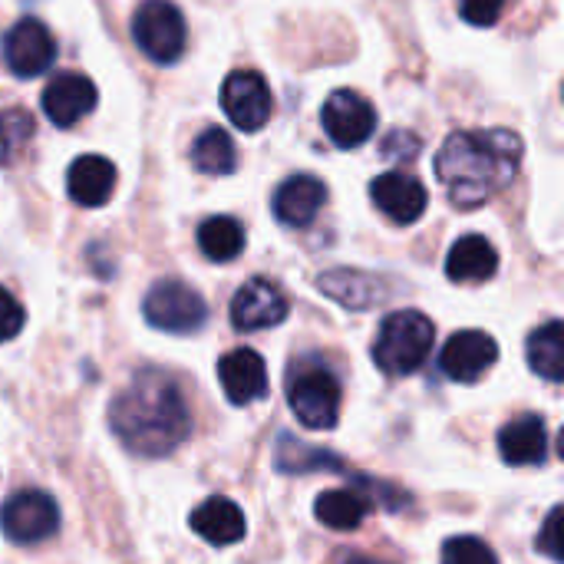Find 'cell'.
<instances>
[{
  "mask_svg": "<svg viewBox=\"0 0 564 564\" xmlns=\"http://www.w3.org/2000/svg\"><path fill=\"white\" fill-rule=\"evenodd\" d=\"M109 423L119 443L145 459H162L192 436V410L185 393L155 367L139 370L112 400Z\"/></svg>",
  "mask_w": 564,
  "mask_h": 564,
  "instance_id": "1",
  "label": "cell"
},
{
  "mask_svg": "<svg viewBox=\"0 0 564 564\" xmlns=\"http://www.w3.org/2000/svg\"><path fill=\"white\" fill-rule=\"evenodd\" d=\"M522 139L512 129L453 132L436 152V175L453 205L479 208L519 175Z\"/></svg>",
  "mask_w": 564,
  "mask_h": 564,
  "instance_id": "2",
  "label": "cell"
},
{
  "mask_svg": "<svg viewBox=\"0 0 564 564\" xmlns=\"http://www.w3.org/2000/svg\"><path fill=\"white\" fill-rule=\"evenodd\" d=\"M436 327L420 311H397L383 317L377 340H373V360L390 377H410L416 373L426 357L433 354Z\"/></svg>",
  "mask_w": 564,
  "mask_h": 564,
  "instance_id": "3",
  "label": "cell"
},
{
  "mask_svg": "<svg viewBox=\"0 0 564 564\" xmlns=\"http://www.w3.org/2000/svg\"><path fill=\"white\" fill-rule=\"evenodd\" d=\"M340 383L337 377L321 367V364H307L297 373H291L288 383V403L291 413L297 416L301 426L307 430H330L337 426L340 416Z\"/></svg>",
  "mask_w": 564,
  "mask_h": 564,
  "instance_id": "4",
  "label": "cell"
},
{
  "mask_svg": "<svg viewBox=\"0 0 564 564\" xmlns=\"http://www.w3.org/2000/svg\"><path fill=\"white\" fill-rule=\"evenodd\" d=\"M132 40L149 59L175 63L188 43L182 10L172 0H145L132 17Z\"/></svg>",
  "mask_w": 564,
  "mask_h": 564,
  "instance_id": "5",
  "label": "cell"
},
{
  "mask_svg": "<svg viewBox=\"0 0 564 564\" xmlns=\"http://www.w3.org/2000/svg\"><path fill=\"white\" fill-rule=\"evenodd\" d=\"M142 311H145V321L165 334H192L208 317L205 297L178 278L155 281L142 301Z\"/></svg>",
  "mask_w": 564,
  "mask_h": 564,
  "instance_id": "6",
  "label": "cell"
},
{
  "mask_svg": "<svg viewBox=\"0 0 564 564\" xmlns=\"http://www.w3.org/2000/svg\"><path fill=\"white\" fill-rule=\"evenodd\" d=\"M0 529L13 545H36L59 529V509L53 496L40 489H23L10 496L0 509Z\"/></svg>",
  "mask_w": 564,
  "mask_h": 564,
  "instance_id": "7",
  "label": "cell"
},
{
  "mask_svg": "<svg viewBox=\"0 0 564 564\" xmlns=\"http://www.w3.org/2000/svg\"><path fill=\"white\" fill-rule=\"evenodd\" d=\"M321 122L337 149H357L377 132V109L357 89H337L327 96Z\"/></svg>",
  "mask_w": 564,
  "mask_h": 564,
  "instance_id": "8",
  "label": "cell"
},
{
  "mask_svg": "<svg viewBox=\"0 0 564 564\" xmlns=\"http://www.w3.org/2000/svg\"><path fill=\"white\" fill-rule=\"evenodd\" d=\"M221 109L241 132H258L274 109L271 89L258 69H235L221 83Z\"/></svg>",
  "mask_w": 564,
  "mask_h": 564,
  "instance_id": "9",
  "label": "cell"
},
{
  "mask_svg": "<svg viewBox=\"0 0 564 564\" xmlns=\"http://www.w3.org/2000/svg\"><path fill=\"white\" fill-rule=\"evenodd\" d=\"M53 59H56V40L40 20L23 17L7 30V36H3V63L10 66L13 76L33 79L40 73H46L53 66Z\"/></svg>",
  "mask_w": 564,
  "mask_h": 564,
  "instance_id": "10",
  "label": "cell"
},
{
  "mask_svg": "<svg viewBox=\"0 0 564 564\" xmlns=\"http://www.w3.org/2000/svg\"><path fill=\"white\" fill-rule=\"evenodd\" d=\"M499 360V344L486 330H459L446 340L440 354V367L456 383L482 380Z\"/></svg>",
  "mask_w": 564,
  "mask_h": 564,
  "instance_id": "11",
  "label": "cell"
},
{
  "mask_svg": "<svg viewBox=\"0 0 564 564\" xmlns=\"http://www.w3.org/2000/svg\"><path fill=\"white\" fill-rule=\"evenodd\" d=\"M288 311L291 304L274 281L251 278L248 284H241V291L231 301V324L238 330H268V327L284 324Z\"/></svg>",
  "mask_w": 564,
  "mask_h": 564,
  "instance_id": "12",
  "label": "cell"
},
{
  "mask_svg": "<svg viewBox=\"0 0 564 564\" xmlns=\"http://www.w3.org/2000/svg\"><path fill=\"white\" fill-rule=\"evenodd\" d=\"M96 86L83 73H59L43 89V112L53 126L69 129L96 109Z\"/></svg>",
  "mask_w": 564,
  "mask_h": 564,
  "instance_id": "13",
  "label": "cell"
},
{
  "mask_svg": "<svg viewBox=\"0 0 564 564\" xmlns=\"http://www.w3.org/2000/svg\"><path fill=\"white\" fill-rule=\"evenodd\" d=\"M370 198L373 205L393 221V225H413L423 218L426 212V188L420 185V178L406 175V172H383L370 182Z\"/></svg>",
  "mask_w": 564,
  "mask_h": 564,
  "instance_id": "14",
  "label": "cell"
},
{
  "mask_svg": "<svg viewBox=\"0 0 564 564\" xmlns=\"http://www.w3.org/2000/svg\"><path fill=\"white\" fill-rule=\"evenodd\" d=\"M218 380L235 406H248L268 397V364L258 350L238 347L225 354L218 364Z\"/></svg>",
  "mask_w": 564,
  "mask_h": 564,
  "instance_id": "15",
  "label": "cell"
},
{
  "mask_svg": "<svg viewBox=\"0 0 564 564\" xmlns=\"http://www.w3.org/2000/svg\"><path fill=\"white\" fill-rule=\"evenodd\" d=\"M499 456L506 466H542L549 459V426L542 416L525 413L502 426Z\"/></svg>",
  "mask_w": 564,
  "mask_h": 564,
  "instance_id": "16",
  "label": "cell"
},
{
  "mask_svg": "<svg viewBox=\"0 0 564 564\" xmlns=\"http://www.w3.org/2000/svg\"><path fill=\"white\" fill-rule=\"evenodd\" d=\"M327 202V185L317 175H291L274 192V218L288 228H304Z\"/></svg>",
  "mask_w": 564,
  "mask_h": 564,
  "instance_id": "17",
  "label": "cell"
},
{
  "mask_svg": "<svg viewBox=\"0 0 564 564\" xmlns=\"http://www.w3.org/2000/svg\"><path fill=\"white\" fill-rule=\"evenodd\" d=\"M66 192L83 208H99L116 192V165L106 155H79L66 172Z\"/></svg>",
  "mask_w": 564,
  "mask_h": 564,
  "instance_id": "18",
  "label": "cell"
},
{
  "mask_svg": "<svg viewBox=\"0 0 564 564\" xmlns=\"http://www.w3.org/2000/svg\"><path fill=\"white\" fill-rule=\"evenodd\" d=\"M192 532L202 535L208 545L225 549V545H238L245 539L248 522H245V512L238 509V502H231L225 496H212L192 512Z\"/></svg>",
  "mask_w": 564,
  "mask_h": 564,
  "instance_id": "19",
  "label": "cell"
},
{
  "mask_svg": "<svg viewBox=\"0 0 564 564\" xmlns=\"http://www.w3.org/2000/svg\"><path fill=\"white\" fill-rule=\"evenodd\" d=\"M499 271V251L482 235H463L446 254V274L456 284H486Z\"/></svg>",
  "mask_w": 564,
  "mask_h": 564,
  "instance_id": "20",
  "label": "cell"
},
{
  "mask_svg": "<svg viewBox=\"0 0 564 564\" xmlns=\"http://www.w3.org/2000/svg\"><path fill=\"white\" fill-rule=\"evenodd\" d=\"M373 512V496L364 489H327L314 502V516L321 525L334 532H354Z\"/></svg>",
  "mask_w": 564,
  "mask_h": 564,
  "instance_id": "21",
  "label": "cell"
},
{
  "mask_svg": "<svg viewBox=\"0 0 564 564\" xmlns=\"http://www.w3.org/2000/svg\"><path fill=\"white\" fill-rule=\"evenodd\" d=\"M317 288H321L327 297H334L337 304L350 307V311L377 307V304L387 297V288H383L380 278L364 274V271H347V268L321 274V278H317Z\"/></svg>",
  "mask_w": 564,
  "mask_h": 564,
  "instance_id": "22",
  "label": "cell"
},
{
  "mask_svg": "<svg viewBox=\"0 0 564 564\" xmlns=\"http://www.w3.org/2000/svg\"><path fill=\"white\" fill-rule=\"evenodd\" d=\"M525 357H529V367L549 380V383H562L564 380V327L562 321H549L542 324L529 344H525Z\"/></svg>",
  "mask_w": 564,
  "mask_h": 564,
  "instance_id": "23",
  "label": "cell"
},
{
  "mask_svg": "<svg viewBox=\"0 0 564 564\" xmlns=\"http://www.w3.org/2000/svg\"><path fill=\"white\" fill-rule=\"evenodd\" d=\"M198 248L208 261H235L245 251V228L228 215L205 218L198 228Z\"/></svg>",
  "mask_w": 564,
  "mask_h": 564,
  "instance_id": "24",
  "label": "cell"
},
{
  "mask_svg": "<svg viewBox=\"0 0 564 564\" xmlns=\"http://www.w3.org/2000/svg\"><path fill=\"white\" fill-rule=\"evenodd\" d=\"M192 162L205 175H231L238 169L235 139L225 129H205L192 145Z\"/></svg>",
  "mask_w": 564,
  "mask_h": 564,
  "instance_id": "25",
  "label": "cell"
},
{
  "mask_svg": "<svg viewBox=\"0 0 564 564\" xmlns=\"http://www.w3.org/2000/svg\"><path fill=\"white\" fill-rule=\"evenodd\" d=\"M33 132H36V119L26 109L20 106L0 109V165H13L33 142Z\"/></svg>",
  "mask_w": 564,
  "mask_h": 564,
  "instance_id": "26",
  "label": "cell"
},
{
  "mask_svg": "<svg viewBox=\"0 0 564 564\" xmlns=\"http://www.w3.org/2000/svg\"><path fill=\"white\" fill-rule=\"evenodd\" d=\"M274 463H278L281 473H291V476L294 473H314V469H337V473L344 469L337 456H330L324 449H311V446L297 443L291 433L281 436L278 453H274Z\"/></svg>",
  "mask_w": 564,
  "mask_h": 564,
  "instance_id": "27",
  "label": "cell"
},
{
  "mask_svg": "<svg viewBox=\"0 0 564 564\" xmlns=\"http://www.w3.org/2000/svg\"><path fill=\"white\" fill-rule=\"evenodd\" d=\"M443 564H499L496 552L476 539V535H459L443 545Z\"/></svg>",
  "mask_w": 564,
  "mask_h": 564,
  "instance_id": "28",
  "label": "cell"
},
{
  "mask_svg": "<svg viewBox=\"0 0 564 564\" xmlns=\"http://www.w3.org/2000/svg\"><path fill=\"white\" fill-rule=\"evenodd\" d=\"M23 321H26L23 304H20L10 291L0 288V344L13 340V337L23 330Z\"/></svg>",
  "mask_w": 564,
  "mask_h": 564,
  "instance_id": "29",
  "label": "cell"
},
{
  "mask_svg": "<svg viewBox=\"0 0 564 564\" xmlns=\"http://www.w3.org/2000/svg\"><path fill=\"white\" fill-rule=\"evenodd\" d=\"M506 10V0H459V13L473 26H492Z\"/></svg>",
  "mask_w": 564,
  "mask_h": 564,
  "instance_id": "30",
  "label": "cell"
},
{
  "mask_svg": "<svg viewBox=\"0 0 564 564\" xmlns=\"http://www.w3.org/2000/svg\"><path fill=\"white\" fill-rule=\"evenodd\" d=\"M562 522H564V512L562 506H555L552 512H549V519H545V525H542V532H539V549L552 558V562H562L564 552H562Z\"/></svg>",
  "mask_w": 564,
  "mask_h": 564,
  "instance_id": "31",
  "label": "cell"
},
{
  "mask_svg": "<svg viewBox=\"0 0 564 564\" xmlns=\"http://www.w3.org/2000/svg\"><path fill=\"white\" fill-rule=\"evenodd\" d=\"M383 155L390 159V162H410V159H416V152H420V139H413L410 132H403V129H393L387 139H383Z\"/></svg>",
  "mask_w": 564,
  "mask_h": 564,
  "instance_id": "32",
  "label": "cell"
},
{
  "mask_svg": "<svg viewBox=\"0 0 564 564\" xmlns=\"http://www.w3.org/2000/svg\"><path fill=\"white\" fill-rule=\"evenodd\" d=\"M340 564H383V562H373V558H367V555H347Z\"/></svg>",
  "mask_w": 564,
  "mask_h": 564,
  "instance_id": "33",
  "label": "cell"
}]
</instances>
